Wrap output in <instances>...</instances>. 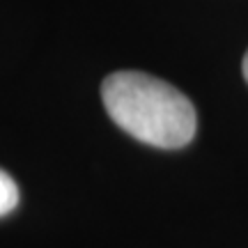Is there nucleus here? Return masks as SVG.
Listing matches in <instances>:
<instances>
[{"label": "nucleus", "instance_id": "1", "mask_svg": "<svg viewBox=\"0 0 248 248\" xmlns=\"http://www.w3.org/2000/svg\"><path fill=\"white\" fill-rule=\"evenodd\" d=\"M110 120L124 131L161 150H177L195 136L198 117L188 99L170 83L142 71H117L101 85Z\"/></svg>", "mask_w": 248, "mask_h": 248}, {"label": "nucleus", "instance_id": "2", "mask_svg": "<svg viewBox=\"0 0 248 248\" xmlns=\"http://www.w3.org/2000/svg\"><path fill=\"white\" fill-rule=\"evenodd\" d=\"M18 204V186L5 170H0V216L9 214Z\"/></svg>", "mask_w": 248, "mask_h": 248}, {"label": "nucleus", "instance_id": "3", "mask_svg": "<svg viewBox=\"0 0 248 248\" xmlns=\"http://www.w3.org/2000/svg\"><path fill=\"white\" fill-rule=\"evenodd\" d=\"M241 69H244V78L248 80V51H246V55H244V64H241Z\"/></svg>", "mask_w": 248, "mask_h": 248}]
</instances>
